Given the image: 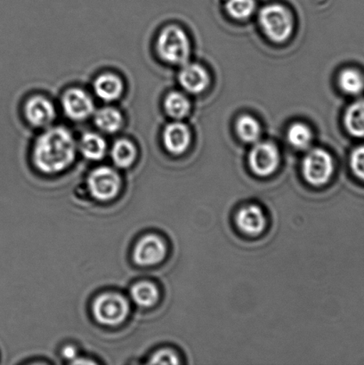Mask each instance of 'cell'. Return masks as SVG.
Listing matches in <instances>:
<instances>
[{"instance_id": "cell-1", "label": "cell", "mask_w": 364, "mask_h": 365, "mask_svg": "<svg viewBox=\"0 0 364 365\" xmlns=\"http://www.w3.org/2000/svg\"><path fill=\"white\" fill-rule=\"evenodd\" d=\"M76 152V142L71 132L62 127L52 128L36 142L33 162L43 173H60L74 162Z\"/></svg>"}, {"instance_id": "cell-2", "label": "cell", "mask_w": 364, "mask_h": 365, "mask_svg": "<svg viewBox=\"0 0 364 365\" xmlns=\"http://www.w3.org/2000/svg\"><path fill=\"white\" fill-rule=\"evenodd\" d=\"M157 51L167 63L184 64L190 56V41L181 28L170 25L160 31L157 39Z\"/></svg>"}, {"instance_id": "cell-3", "label": "cell", "mask_w": 364, "mask_h": 365, "mask_svg": "<svg viewBox=\"0 0 364 365\" xmlns=\"http://www.w3.org/2000/svg\"><path fill=\"white\" fill-rule=\"evenodd\" d=\"M259 21L267 37L274 42L287 41L293 31L291 13L277 4L263 7L259 13Z\"/></svg>"}, {"instance_id": "cell-4", "label": "cell", "mask_w": 364, "mask_h": 365, "mask_svg": "<svg viewBox=\"0 0 364 365\" xmlns=\"http://www.w3.org/2000/svg\"><path fill=\"white\" fill-rule=\"evenodd\" d=\"M92 312L98 323L116 327L127 319L130 305L127 299L119 293H103L93 303Z\"/></svg>"}, {"instance_id": "cell-5", "label": "cell", "mask_w": 364, "mask_h": 365, "mask_svg": "<svg viewBox=\"0 0 364 365\" xmlns=\"http://www.w3.org/2000/svg\"><path fill=\"white\" fill-rule=\"evenodd\" d=\"M88 186L93 198L100 202H109L119 195L121 180L112 168L99 167L89 174Z\"/></svg>"}, {"instance_id": "cell-6", "label": "cell", "mask_w": 364, "mask_h": 365, "mask_svg": "<svg viewBox=\"0 0 364 365\" xmlns=\"http://www.w3.org/2000/svg\"><path fill=\"white\" fill-rule=\"evenodd\" d=\"M303 175L310 185L322 186L333 176L334 163L329 153L323 149H313L303 162Z\"/></svg>"}, {"instance_id": "cell-7", "label": "cell", "mask_w": 364, "mask_h": 365, "mask_svg": "<svg viewBox=\"0 0 364 365\" xmlns=\"http://www.w3.org/2000/svg\"><path fill=\"white\" fill-rule=\"evenodd\" d=\"M249 167L259 177H269L279 167L280 153L273 143H256L249 153Z\"/></svg>"}, {"instance_id": "cell-8", "label": "cell", "mask_w": 364, "mask_h": 365, "mask_svg": "<svg viewBox=\"0 0 364 365\" xmlns=\"http://www.w3.org/2000/svg\"><path fill=\"white\" fill-rule=\"evenodd\" d=\"M167 247L158 235H148L139 240L133 252L134 262L140 267H152L162 262Z\"/></svg>"}, {"instance_id": "cell-9", "label": "cell", "mask_w": 364, "mask_h": 365, "mask_svg": "<svg viewBox=\"0 0 364 365\" xmlns=\"http://www.w3.org/2000/svg\"><path fill=\"white\" fill-rule=\"evenodd\" d=\"M62 106L67 117L80 121L88 119L94 112V102L87 92L80 88H71L64 93Z\"/></svg>"}, {"instance_id": "cell-10", "label": "cell", "mask_w": 364, "mask_h": 365, "mask_svg": "<svg viewBox=\"0 0 364 365\" xmlns=\"http://www.w3.org/2000/svg\"><path fill=\"white\" fill-rule=\"evenodd\" d=\"M24 113L28 123L36 128L49 126L56 116L53 103L41 96H32L25 103Z\"/></svg>"}, {"instance_id": "cell-11", "label": "cell", "mask_w": 364, "mask_h": 365, "mask_svg": "<svg viewBox=\"0 0 364 365\" xmlns=\"http://www.w3.org/2000/svg\"><path fill=\"white\" fill-rule=\"evenodd\" d=\"M191 132L187 125L173 123L163 131V144L167 152L180 155L187 151L191 143Z\"/></svg>"}, {"instance_id": "cell-12", "label": "cell", "mask_w": 364, "mask_h": 365, "mask_svg": "<svg viewBox=\"0 0 364 365\" xmlns=\"http://www.w3.org/2000/svg\"><path fill=\"white\" fill-rule=\"evenodd\" d=\"M236 224L244 234L251 236L259 235L265 230L266 225L265 214L258 206L242 207L238 211Z\"/></svg>"}, {"instance_id": "cell-13", "label": "cell", "mask_w": 364, "mask_h": 365, "mask_svg": "<svg viewBox=\"0 0 364 365\" xmlns=\"http://www.w3.org/2000/svg\"><path fill=\"white\" fill-rule=\"evenodd\" d=\"M180 82L185 91L199 94L208 87L209 74L199 64L184 63L180 73Z\"/></svg>"}, {"instance_id": "cell-14", "label": "cell", "mask_w": 364, "mask_h": 365, "mask_svg": "<svg viewBox=\"0 0 364 365\" xmlns=\"http://www.w3.org/2000/svg\"><path fill=\"white\" fill-rule=\"evenodd\" d=\"M123 82L117 75L103 73L96 78L94 91L100 99L105 102L115 101L123 93Z\"/></svg>"}, {"instance_id": "cell-15", "label": "cell", "mask_w": 364, "mask_h": 365, "mask_svg": "<svg viewBox=\"0 0 364 365\" xmlns=\"http://www.w3.org/2000/svg\"><path fill=\"white\" fill-rule=\"evenodd\" d=\"M130 296L137 306L149 309L156 305L159 300V291L151 282H138L132 286Z\"/></svg>"}, {"instance_id": "cell-16", "label": "cell", "mask_w": 364, "mask_h": 365, "mask_svg": "<svg viewBox=\"0 0 364 365\" xmlns=\"http://www.w3.org/2000/svg\"><path fill=\"white\" fill-rule=\"evenodd\" d=\"M137 151L133 143L128 139H120L114 143L110 156L114 164L120 169H128L133 165Z\"/></svg>"}, {"instance_id": "cell-17", "label": "cell", "mask_w": 364, "mask_h": 365, "mask_svg": "<svg viewBox=\"0 0 364 365\" xmlns=\"http://www.w3.org/2000/svg\"><path fill=\"white\" fill-rule=\"evenodd\" d=\"M80 150L85 159L100 160L105 155L107 144L101 135L95 133H87L81 138Z\"/></svg>"}, {"instance_id": "cell-18", "label": "cell", "mask_w": 364, "mask_h": 365, "mask_svg": "<svg viewBox=\"0 0 364 365\" xmlns=\"http://www.w3.org/2000/svg\"><path fill=\"white\" fill-rule=\"evenodd\" d=\"M96 127L106 133H115L123 127V118L117 109L105 107L95 114Z\"/></svg>"}, {"instance_id": "cell-19", "label": "cell", "mask_w": 364, "mask_h": 365, "mask_svg": "<svg viewBox=\"0 0 364 365\" xmlns=\"http://www.w3.org/2000/svg\"><path fill=\"white\" fill-rule=\"evenodd\" d=\"M345 126L355 138H364V100L353 103L345 114Z\"/></svg>"}, {"instance_id": "cell-20", "label": "cell", "mask_w": 364, "mask_h": 365, "mask_svg": "<svg viewBox=\"0 0 364 365\" xmlns=\"http://www.w3.org/2000/svg\"><path fill=\"white\" fill-rule=\"evenodd\" d=\"M164 109L169 116L174 119H183L190 110V102L187 96L180 92H171L166 96L164 101Z\"/></svg>"}, {"instance_id": "cell-21", "label": "cell", "mask_w": 364, "mask_h": 365, "mask_svg": "<svg viewBox=\"0 0 364 365\" xmlns=\"http://www.w3.org/2000/svg\"><path fill=\"white\" fill-rule=\"evenodd\" d=\"M236 132L244 142L254 143L259 140L261 128L259 121L251 115H242L236 123Z\"/></svg>"}, {"instance_id": "cell-22", "label": "cell", "mask_w": 364, "mask_h": 365, "mask_svg": "<svg viewBox=\"0 0 364 365\" xmlns=\"http://www.w3.org/2000/svg\"><path fill=\"white\" fill-rule=\"evenodd\" d=\"M338 83L342 91L348 95H359L364 89V78L358 71L354 69L342 71Z\"/></svg>"}, {"instance_id": "cell-23", "label": "cell", "mask_w": 364, "mask_h": 365, "mask_svg": "<svg viewBox=\"0 0 364 365\" xmlns=\"http://www.w3.org/2000/svg\"><path fill=\"white\" fill-rule=\"evenodd\" d=\"M288 140L294 148L306 149L311 145L313 133L309 127L304 123L292 124L288 130Z\"/></svg>"}, {"instance_id": "cell-24", "label": "cell", "mask_w": 364, "mask_h": 365, "mask_svg": "<svg viewBox=\"0 0 364 365\" xmlns=\"http://www.w3.org/2000/svg\"><path fill=\"white\" fill-rule=\"evenodd\" d=\"M254 0H228L227 10L234 19L245 20L254 13Z\"/></svg>"}, {"instance_id": "cell-25", "label": "cell", "mask_w": 364, "mask_h": 365, "mask_svg": "<svg viewBox=\"0 0 364 365\" xmlns=\"http://www.w3.org/2000/svg\"><path fill=\"white\" fill-rule=\"evenodd\" d=\"M148 364L176 365L180 364V359H178L177 354L174 353L172 350L162 349L153 354L150 357Z\"/></svg>"}, {"instance_id": "cell-26", "label": "cell", "mask_w": 364, "mask_h": 365, "mask_svg": "<svg viewBox=\"0 0 364 365\" xmlns=\"http://www.w3.org/2000/svg\"><path fill=\"white\" fill-rule=\"evenodd\" d=\"M351 169L355 176L364 181V145L353 152L350 159Z\"/></svg>"}, {"instance_id": "cell-27", "label": "cell", "mask_w": 364, "mask_h": 365, "mask_svg": "<svg viewBox=\"0 0 364 365\" xmlns=\"http://www.w3.org/2000/svg\"><path fill=\"white\" fill-rule=\"evenodd\" d=\"M63 359L69 361L70 364L78 357L77 349L74 346L68 345L64 346L62 350Z\"/></svg>"}, {"instance_id": "cell-28", "label": "cell", "mask_w": 364, "mask_h": 365, "mask_svg": "<svg viewBox=\"0 0 364 365\" xmlns=\"http://www.w3.org/2000/svg\"><path fill=\"white\" fill-rule=\"evenodd\" d=\"M71 364H95L94 361L90 359H80V357H77L76 359H74L73 362Z\"/></svg>"}]
</instances>
